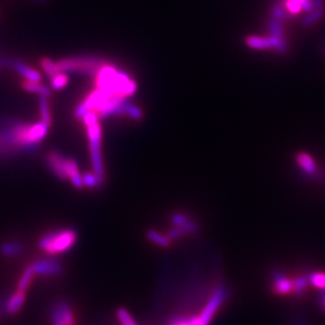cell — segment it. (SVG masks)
Instances as JSON below:
<instances>
[{"mask_svg":"<svg viewBox=\"0 0 325 325\" xmlns=\"http://www.w3.org/2000/svg\"><path fill=\"white\" fill-rule=\"evenodd\" d=\"M319 303H320V306L322 308V310L325 311V290L322 292V294L319 297Z\"/></svg>","mask_w":325,"mask_h":325,"instance_id":"27","label":"cell"},{"mask_svg":"<svg viewBox=\"0 0 325 325\" xmlns=\"http://www.w3.org/2000/svg\"><path fill=\"white\" fill-rule=\"evenodd\" d=\"M87 135L89 140V153H91V160L93 166V173L97 176L99 181L102 183L104 180V168L100 151L101 141V129L99 121L87 124Z\"/></svg>","mask_w":325,"mask_h":325,"instance_id":"3","label":"cell"},{"mask_svg":"<svg viewBox=\"0 0 325 325\" xmlns=\"http://www.w3.org/2000/svg\"><path fill=\"white\" fill-rule=\"evenodd\" d=\"M25 299H26V296H25V292H21V291H18L16 293H14L8 300L7 302V305H6V311L9 313V314H15L17 313L18 311H19L21 309V306L24 305L25 303Z\"/></svg>","mask_w":325,"mask_h":325,"instance_id":"11","label":"cell"},{"mask_svg":"<svg viewBox=\"0 0 325 325\" xmlns=\"http://www.w3.org/2000/svg\"><path fill=\"white\" fill-rule=\"evenodd\" d=\"M310 283L319 290H325V273L324 272H316L309 276Z\"/></svg>","mask_w":325,"mask_h":325,"instance_id":"20","label":"cell"},{"mask_svg":"<svg viewBox=\"0 0 325 325\" xmlns=\"http://www.w3.org/2000/svg\"><path fill=\"white\" fill-rule=\"evenodd\" d=\"M168 236H169V238L172 240V239H179V238H181V237H183L184 236V231L181 229V228H179V227H177V226H175V227H172V228H170L169 230H168Z\"/></svg>","mask_w":325,"mask_h":325,"instance_id":"25","label":"cell"},{"mask_svg":"<svg viewBox=\"0 0 325 325\" xmlns=\"http://www.w3.org/2000/svg\"><path fill=\"white\" fill-rule=\"evenodd\" d=\"M147 237L150 241H152L153 243L161 246V247H168L171 244V239L169 238L168 235H164L161 233H158L156 230H149L147 233Z\"/></svg>","mask_w":325,"mask_h":325,"instance_id":"15","label":"cell"},{"mask_svg":"<svg viewBox=\"0 0 325 325\" xmlns=\"http://www.w3.org/2000/svg\"><path fill=\"white\" fill-rule=\"evenodd\" d=\"M51 78H52V86L55 89H60V88L64 87L65 84L67 83V76L65 75V73H63V72L56 73L55 75H53Z\"/></svg>","mask_w":325,"mask_h":325,"instance_id":"22","label":"cell"},{"mask_svg":"<svg viewBox=\"0 0 325 325\" xmlns=\"http://www.w3.org/2000/svg\"><path fill=\"white\" fill-rule=\"evenodd\" d=\"M34 274L39 276H57L62 273V266L56 260L43 259L32 264Z\"/></svg>","mask_w":325,"mask_h":325,"instance_id":"5","label":"cell"},{"mask_svg":"<svg viewBox=\"0 0 325 325\" xmlns=\"http://www.w3.org/2000/svg\"><path fill=\"white\" fill-rule=\"evenodd\" d=\"M297 162L299 167L308 174H315L317 167L313 157L308 153H299L297 155Z\"/></svg>","mask_w":325,"mask_h":325,"instance_id":"13","label":"cell"},{"mask_svg":"<svg viewBox=\"0 0 325 325\" xmlns=\"http://www.w3.org/2000/svg\"><path fill=\"white\" fill-rule=\"evenodd\" d=\"M172 221L174 225L181 228L184 231V234H194L199 228L198 227V224L194 220L189 218L187 215L182 213L174 214L172 217Z\"/></svg>","mask_w":325,"mask_h":325,"instance_id":"9","label":"cell"},{"mask_svg":"<svg viewBox=\"0 0 325 325\" xmlns=\"http://www.w3.org/2000/svg\"><path fill=\"white\" fill-rule=\"evenodd\" d=\"M22 250V244L18 242H6L0 245V252H2L4 256H15L20 254Z\"/></svg>","mask_w":325,"mask_h":325,"instance_id":"16","label":"cell"},{"mask_svg":"<svg viewBox=\"0 0 325 325\" xmlns=\"http://www.w3.org/2000/svg\"><path fill=\"white\" fill-rule=\"evenodd\" d=\"M34 270H33V267H32V264L27 266L26 269L24 270V273L19 279V281H18V286H17V290L18 291H21V292H26L27 288L29 287L33 277H34Z\"/></svg>","mask_w":325,"mask_h":325,"instance_id":"17","label":"cell"},{"mask_svg":"<svg viewBox=\"0 0 325 325\" xmlns=\"http://www.w3.org/2000/svg\"><path fill=\"white\" fill-rule=\"evenodd\" d=\"M47 160H48V165L50 169L53 171V173L55 174L58 178L64 180L66 178L64 173L65 158L57 152H51L49 153Z\"/></svg>","mask_w":325,"mask_h":325,"instance_id":"7","label":"cell"},{"mask_svg":"<svg viewBox=\"0 0 325 325\" xmlns=\"http://www.w3.org/2000/svg\"><path fill=\"white\" fill-rule=\"evenodd\" d=\"M14 67L18 72V73H19L21 76H24L27 79V81L39 82L40 79H41V76H40V74L38 73V72L32 69L31 67H29L25 63L15 62L14 63Z\"/></svg>","mask_w":325,"mask_h":325,"instance_id":"12","label":"cell"},{"mask_svg":"<svg viewBox=\"0 0 325 325\" xmlns=\"http://www.w3.org/2000/svg\"><path fill=\"white\" fill-rule=\"evenodd\" d=\"M38 2H43V0H38Z\"/></svg>","mask_w":325,"mask_h":325,"instance_id":"28","label":"cell"},{"mask_svg":"<svg viewBox=\"0 0 325 325\" xmlns=\"http://www.w3.org/2000/svg\"><path fill=\"white\" fill-rule=\"evenodd\" d=\"M309 285H310L309 278H306L304 276L293 278V286H294L293 294H295L296 296H301L306 291V288H308Z\"/></svg>","mask_w":325,"mask_h":325,"instance_id":"18","label":"cell"},{"mask_svg":"<svg viewBox=\"0 0 325 325\" xmlns=\"http://www.w3.org/2000/svg\"><path fill=\"white\" fill-rule=\"evenodd\" d=\"M273 290L278 295L293 294V279L284 276L281 273H276L273 280Z\"/></svg>","mask_w":325,"mask_h":325,"instance_id":"8","label":"cell"},{"mask_svg":"<svg viewBox=\"0 0 325 325\" xmlns=\"http://www.w3.org/2000/svg\"><path fill=\"white\" fill-rule=\"evenodd\" d=\"M52 321H53V325H65L55 310H53L52 312Z\"/></svg>","mask_w":325,"mask_h":325,"instance_id":"26","label":"cell"},{"mask_svg":"<svg viewBox=\"0 0 325 325\" xmlns=\"http://www.w3.org/2000/svg\"><path fill=\"white\" fill-rule=\"evenodd\" d=\"M82 181H83V185L87 188H97L98 185L101 184L99 179L94 173H85L82 176Z\"/></svg>","mask_w":325,"mask_h":325,"instance_id":"23","label":"cell"},{"mask_svg":"<svg viewBox=\"0 0 325 325\" xmlns=\"http://www.w3.org/2000/svg\"><path fill=\"white\" fill-rule=\"evenodd\" d=\"M246 44L255 50H264L274 48L280 52H284L286 49L283 38L272 35L270 37H261V36H248L245 40Z\"/></svg>","mask_w":325,"mask_h":325,"instance_id":"4","label":"cell"},{"mask_svg":"<svg viewBox=\"0 0 325 325\" xmlns=\"http://www.w3.org/2000/svg\"><path fill=\"white\" fill-rule=\"evenodd\" d=\"M54 310L58 313V315L60 316L61 320L63 321V323L65 325H74V323H75L74 315H73V312H72L69 305L67 303L59 302Z\"/></svg>","mask_w":325,"mask_h":325,"instance_id":"14","label":"cell"},{"mask_svg":"<svg viewBox=\"0 0 325 325\" xmlns=\"http://www.w3.org/2000/svg\"><path fill=\"white\" fill-rule=\"evenodd\" d=\"M77 234L73 229H58L47 234L39 240V247L50 255L68 250L74 245Z\"/></svg>","mask_w":325,"mask_h":325,"instance_id":"2","label":"cell"},{"mask_svg":"<svg viewBox=\"0 0 325 325\" xmlns=\"http://www.w3.org/2000/svg\"><path fill=\"white\" fill-rule=\"evenodd\" d=\"M50 125L43 121L35 124L11 122L0 128V158L19 152H31L42 141Z\"/></svg>","mask_w":325,"mask_h":325,"instance_id":"1","label":"cell"},{"mask_svg":"<svg viewBox=\"0 0 325 325\" xmlns=\"http://www.w3.org/2000/svg\"><path fill=\"white\" fill-rule=\"evenodd\" d=\"M314 8L313 0H286L285 9L291 14H299L302 10L312 11Z\"/></svg>","mask_w":325,"mask_h":325,"instance_id":"10","label":"cell"},{"mask_svg":"<svg viewBox=\"0 0 325 325\" xmlns=\"http://www.w3.org/2000/svg\"><path fill=\"white\" fill-rule=\"evenodd\" d=\"M25 88L29 92H33V93H37L39 94L41 97H48L50 95V91L49 88L42 84H40L39 82H31V81H27L24 84Z\"/></svg>","mask_w":325,"mask_h":325,"instance_id":"19","label":"cell"},{"mask_svg":"<svg viewBox=\"0 0 325 325\" xmlns=\"http://www.w3.org/2000/svg\"><path fill=\"white\" fill-rule=\"evenodd\" d=\"M64 173H65L66 178H68L71 180L72 184H73L76 189H82V187H83L82 176L79 172L77 164L73 159L65 158Z\"/></svg>","mask_w":325,"mask_h":325,"instance_id":"6","label":"cell"},{"mask_svg":"<svg viewBox=\"0 0 325 325\" xmlns=\"http://www.w3.org/2000/svg\"><path fill=\"white\" fill-rule=\"evenodd\" d=\"M39 106H40V115L41 119L44 123L51 125V114H50V107H49V101L47 97H41L39 100Z\"/></svg>","mask_w":325,"mask_h":325,"instance_id":"21","label":"cell"},{"mask_svg":"<svg viewBox=\"0 0 325 325\" xmlns=\"http://www.w3.org/2000/svg\"><path fill=\"white\" fill-rule=\"evenodd\" d=\"M117 316H118V319H119L121 325H136L132 316L129 314L128 311L124 310V309H119L117 311Z\"/></svg>","mask_w":325,"mask_h":325,"instance_id":"24","label":"cell"}]
</instances>
